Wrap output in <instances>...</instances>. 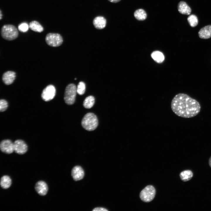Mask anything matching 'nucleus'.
Segmentation results:
<instances>
[{"label": "nucleus", "mask_w": 211, "mask_h": 211, "mask_svg": "<svg viewBox=\"0 0 211 211\" xmlns=\"http://www.w3.org/2000/svg\"><path fill=\"white\" fill-rule=\"evenodd\" d=\"M81 124L86 130L89 131L93 130L98 126L97 118L94 114L91 113H88L82 118Z\"/></svg>", "instance_id": "f03ea898"}, {"label": "nucleus", "mask_w": 211, "mask_h": 211, "mask_svg": "<svg viewBox=\"0 0 211 211\" xmlns=\"http://www.w3.org/2000/svg\"><path fill=\"white\" fill-rule=\"evenodd\" d=\"M29 26L32 30L36 32L40 33L43 30L42 26L38 22L36 21L30 22L29 23Z\"/></svg>", "instance_id": "f3484780"}, {"label": "nucleus", "mask_w": 211, "mask_h": 211, "mask_svg": "<svg viewBox=\"0 0 211 211\" xmlns=\"http://www.w3.org/2000/svg\"><path fill=\"white\" fill-rule=\"evenodd\" d=\"M76 87L73 84H70L66 87L64 92V99L65 103L72 105L75 102L76 94Z\"/></svg>", "instance_id": "20e7f679"}, {"label": "nucleus", "mask_w": 211, "mask_h": 211, "mask_svg": "<svg viewBox=\"0 0 211 211\" xmlns=\"http://www.w3.org/2000/svg\"><path fill=\"white\" fill-rule=\"evenodd\" d=\"M156 193L154 187L151 185L147 186L142 190L140 194L141 200L145 202H149L154 198Z\"/></svg>", "instance_id": "423d86ee"}, {"label": "nucleus", "mask_w": 211, "mask_h": 211, "mask_svg": "<svg viewBox=\"0 0 211 211\" xmlns=\"http://www.w3.org/2000/svg\"><path fill=\"white\" fill-rule=\"evenodd\" d=\"M187 20L188 23L191 27H195L198 24V20L195 15L193 14L190 15L188 18Z\"/></svg>", "instance_id": "4be33fe9"}, {"label": "nucleus", "mask_w": 211, "mask_h": 211, "mask_svg": "<svg viewBox=\"0 0 211 211\" xmlns=\"http://www.w3.org/2000/svg\"><path fill=\"white\" fill-rule=\"evenodd\" d=\"M0 19L1 20V19H2V12H1V10H0Z\"/></svg>", "instance_id": "c85d7f7f"}, {"label": "nucleus", "mask_w": 211, "mask_h": 211, "mask_svg": "<svg viewBox=\"0 0 211 211\" xmlns=\"http://www.w3.org/2000/svg\"><path fill=\"white\" fill-rule=\"evenodd\" d=\"M151 56L155 61L159 63L162 62L164 59V57L163 53L159 51L153 52L152 53Z\"/></svg>", "instance_id": "aec40b11"}, {"label": "nucleus", "mask_w": 211, "mask_h": 211, "mask_svg": "<svg viewBox=\"0 0 211 211\" xmlns=\"http://www.w3.org/2000/svg\"><path fill=\"white\" fill-rule=\"evenodd\" d=\"M1 34L2 37L8 40H12L18 36V32L16 27L11 24L4 25L1 27Z\"/></svg>", "instance_id": "7ed1b4c3"}, {"label": "nucleus", "mask_w": 211, "mask_h": 211, "mask_svg": "<svg viewBox=\"0 0 211 211\" xmlns=\"http://www.w3.org/2000/svg\"><path fill=\"white\" fill-rule=\"evenodd\" d=\"M171 107L175 114L185 118L195 116L201 109L200 105L197 101L184 93L178 94L174 97Z\"/></svg>", "instance_id": "f257e3e1"}, {"label": "nucleus", "mask_w": 211, "mask_h": 211, "mask_svg": "<svg viewBox=\"0 0 211 211\" xmlns=\"http://www.w3.org/2000/svg\"><path fill=\"white\" fill-rule=\"evenodd\" d=\"M178 10L179 12L183 14L189 15L191 12L190 7L186 2L181 1L179 2L178 6Z\"/></svg>", "instance_id": "2eb2a0df"}, {"label": "nucleus", "mask_w": 211, "mask_h": 211, "mask_svg": "<svg viewBox=\"0 0 211 211\" xmlns=\"http://www.w3.org/2000/svg\"><path fill=\"white\" fill-rule=\"evenodd\" d=\"M209 164L211 168V156L209 159Z\"/></svg>", "instance_id": "cd10ccee"}, {"label": "nucleus", "mask_w": 211, "mask_h": 211, "mask_svg": "<svg viewBox=\"0 0 211 211\" xmlns=\"http://www.w3.org/2000/svg\"><path fill=\"white\" fill-rule=\"evenodd\" d=\"M45 40L48 45L53 47L59 46L63 41L62 38L60 34L54 33H49L47 34Z\"/></svg>", "instance_id": "39448f33"}, {"label": "nucleus", "mask_w": 211, "mask_h": 211, "mask_svg": "<svg viewBox=\"0 0 211 211\" xmlns=\"http://www.w3.org/2000/svg\"><path fill=\"white\" fill-rule=\"evenodd\" d=\"M14 151L19 154H23L28 150V146L23 140L18 139L13 143Z\"/></svg>", "instance_id": "6e6552de"}, {"label": "nucleus", "mask_w": 211, "mask_h": 211, "mask_svg": "<svg viewBox=\"0 0 211 211\" xmlns=\"http://www.w3.org/2000/svg\"><path fill=\"white\" fill-rule=\"evenodd\" d=\"M12 184V180L8 176L4 175L2 176L0 180L1 187L4 189L9 188Z\"/></svg>", "instance_id": "dca6fc26"}, {"label": "nucleus", "mask_w": 211, "mask_h": 211, "mask_svg": "<svg viewBox=\"0 0 211 211\" xmlns=\"http://www.w3.org/2000/svg\"><path fill=\"white\" fill-rule=\"evenodd\" d=\"M16 76V73L14 72L8 71L3 74L2 80L4 84L6 85H9L13 82Z\"/></svg>", "instance_id": "f8f14e48"}, {"label": "nucleus", "mask_w": 211, "mask_h": 211, "mask_svg": "<svg viewBox=\"0 0 211 211\" xmlns=\"http://www.w3.org/2000/svg\"><path fill=\"white\" fill-rule=\"evenodd\" d=\"M56 92V90L55 86L52 85H49L42 91L41 94L42 98L45 101H50L55 97Z\"/></svg>", "instance_id": "0eeeda50"}, {"label": "nucleus", "mask_w": 211, "mask_h": 211, "mask_svg": "<svg viewBox=\"0 0 211 211\" xmlns=\"http://www.w3.org/2000/svg\"><path fill=\"white\" fill-rule=\"evenodd\" d=\"M108 210L102 207H97L94 209L93 211H106Z\"/></svg>", "instance_id": "a878e982"}, {"label": "nucleus", "mask_w": 211, "mask_h": 211, "mask_svg": "<svg viewBox=\"0 0 211 211\" xmlns=\"http://www.w3.org/2000/svg\"><path fill=\"white\" fill-rule=\"evenodd\" d=\"M93 23L94 27L96 29H102L106 26V20L104 17L98 16L94 18Z\"/></svg>", "instance_id": "ddd939ff"}, {"label": "nucleus", "mask_w": 211, "mask_h": 211, "mask_svg": "<svg viewBox=\"0 0 211 211\" xmlns=\"http://www.w3.org/2000/svg\"><path fill=\"white\" fill-rule=\"evenodd\" d=\"M95 101V99L93 96H89L84 100L83 103V106L86 108H90L93 106Z\"/></svg>", "instance_id": "412c9836"}, {"label": "nucleus", "mask_w": 211, "mask_h": 211, "mask_svg": "<svg viewBox=\"0 0 211 211\" xmlns=\"http://www.w3.org/2000/svg\"><path fill=\"white\" fill-rule=\"evenodd\" d=\"M135 18L139 21H143L147 18V14L144 10L139 9L136 10L134 13Z\"/></svg>", "instance_id": "6ab92c4d"}, {"label": "nucleus", "mask_w": 211, "mask_h": 211, "mask_svg": "<svg viewBox=\"0 0 211 211\" xmlns=\"http://www.w3.org/2000/svg\"><path fill=\"white\" fill-rule=\"evenodd\" d=\"M71 174L73 179L75 181H77L83 179L84 176V173L82 167L77 166H74L72 169Z\"/></svg>", "instance_id": "9b49d317"}, {"label": "nucleus", "mask_w": 211, "mask_h": 211, "mask_svg": "<svg viewBox=\"0 0 211 211\" xmlns=\"http://www.w3.org/2000/svg\"><path fill=\"white\" fill-rule=\"evenodd\" d=\"M192 172L190 170H186L181 172L180 174L181 179L184 182L190 180L193 176Z\"/></svg>", "instance_id": "a211bd4d"}, {"label": "nucleus", "mask_w": 211, "mask_h": 211, "mask_svg": "<svg viewBox=\"0 0 211 211\" xmlns=\"http://www.w3.org/2000/svg\"><path fill=\"white\" fill-rule=\"evenodd\" d=\"M35 189L37 192L41 196L46 195L48 189L47 183L42 181H39L36 183Z\"/></svg>", "instance_id": "9d476101"}, {"label": "nucleus", "mask_w": 211, "mask_h": 211, "mask_svg": "<svg viewBox=\"0 0 211 211\" xmlns=\"http://www.w3.org/2000/svg\"><path fill=\"white\" fill-rule=\"evenodd\" d=\"M8 106L7 101L4 99H1L0 101V111L2 112L5 111L7 109Z\"/></svg>", "instance_id": "393cba45"}, {"label": "nucleus", "mask_w": 211, "mask_h": 211, "mask_svg": "<svg viewBox=\"0 0 211 211\" xmlns=\"http://www.w3.org/2000/svg\"><path fill=\"white\" fill-rule=\"evenodd\" d=\"M29 28V25L25 23H23L20 24L18 27V30L21 32H27Z\"/></svg>", "instance_id": "b1692460"}, {"label": "nucleus", "mask_w": 211, "mask_h": 211, "mask_svg": "<svg viewBox=\"0 0 211 211\" xmlns=\"http://www.w3.org/2000/svg\"><path fill=\"white\" fill-rule=\"evenodd\" d=\"M86 90V85L82 81L80 82L76 87L77 93L79 95H83Z\"/></svg>", "instance_id": "5701e85b"}, {"label": "nucleus", "mask_w": 211, "mask_h": 211, "mask_svg": "<svg viewBox=\"0 0 211 211\" xmlns=\"http://www.w3.org/2000/svg\"><path fill=\"white\" fill-rule=\"evenodd\" d=\"M0 148L1 152L5 153L11 154L14 151L13 143L9 139L4 140L1 142Z\"/></svg>", "instance_id": "1a4fd4ad"}, {"label": "nucleus", "mask_w": 211, "mask_h": 211, "mask_svg": "<svg viewBox=\"0 0 211 211\" xmlns=\"http://www.w3.org/2000/svg\"><path fill=\"white\" fill-rule=\"evenodd\" d=\"M110 2L113 3H116L119 2L121 0H108Z\"/></svg>", "instance_id": "bb28decb"}, {"label": "nucleus", "mask_w": 211, "mask_h": 211, "mask_svg": "<svg viewBox=\"0 0 211 211\" xmlns=\"http://www.w3.org/2000/svg\"><path fill=\"white\" fill-rule=\"evenodd\" d=\"M200 38L206 39L211 38V25L206 26L201 28L198 32Z\"/></svg>", "instance_id": "4468645a"}]
</instances>
